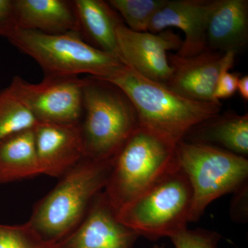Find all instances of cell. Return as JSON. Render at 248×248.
Masks as SVG:
<instances>
[{
	"label": "cell",
	"mask_w": 248,
	"mask_h": 248,
	"mask_svg": "<svg viewBox=\"0 0 248 248\" xmlns=\"http://www.w3.org/2000/svg\"><path fill=\"white\" fill-rule=\"evenodd\" d=\"M192 206L190 183L176 165L148 190L121 208L117 216L140 236L156 240L170 237L187 228Z\"/></svg>",
	"instance_id": "cell-6"
},
{
	"label": "cell",
	"mask_w": 248,
	"mask_h": 248,
	"mask_svg": "<svg viewBox=\"0 0 248 248\" xmlns=\"http://www.w3.org/2000/svg\"><path fill=\"white\" fill-rule=\"evenodd\" d=\"M38 123L10 86L0 90V141Z\"/></svg>",
	"instance_id": "cell-19"
},
{
	"label": "cell",
	"mask_w": 248,
	"mask_h": 248,
	"mask_svg": "<svg viewBox=\"0 0 248 248\" xmlns=\"http://www.w3.org/2000/svg\"><path fill=\"white\" fill-rule=\"evenodd\" d=\"M214 0H168L152 19L148 32L159 33L170 28L184 32L185 40L176 55L195 56L206 50V33Z\"/></svg>",
	"instance_id": "cell-11"
},
{
	"label": "cell",
	"mask_w": 248,
	"mask_h": 248,
	"mask_svg": "<svg viewBox=\"0 0 248 248\" xmlns=\"http://www.w3.org/2000/svg\"><path fill=\"white\" fill-rule=\"evenodd\" d=\"M234 193L231 208L232 218L236 221L246 222L248 219V182Z\"/></svg>",
	"instance_id": "cell-25"
},
{
	"label": "cell",
	"mask_w": 248,
	"mask_h": 248,
	"mask_svg": "<svg viewBox=\"0 0 248 248\" xmlns=\"http://www.w3.org/2000/svg\"><path fill=\"white\" fill-rule=\"evenodd\" d=\"M6 38L33 59L45 76L78 77L84 73L106 79L124 65L115 55L86 43L76 31L49 35L16 29Z\"/></svg>",
	"instance_id": "cell-5"
},
{
	"label": "cell",
	"mask_w": 248,
	"mask_h": 248,
	"mask_svg": "<svg viewBox=\"0 0 248 248\" xmlns=\"http://www.w3.org/2000/svg\"><path fill=\"white\" fill-rule=\"evenodd\" d=\"M15 7L17 29L49 35L78 32L72 1L15 0Z\"/></svg>",
	"instance_id": "cell-16"
},
{
	"label": "cell",
	"mask_w": 248,
	"mask_h": 248,
	"mask_svg": "<svg viewBox=\"0 0 248 248\" xmlns=\"http://www.w3.org/2000/svg\"><path fill=\"white\" fill-rule=\"evenodd\" d=\"M34 128L14 134L0 141V184L42 174Z\"/></svg>",
	"instance_id": "cell-18"
},
{
	"label": "cell",
	"mask_w": 248,
	"mask_h": 248,
	"mask_svg": "<svg viewBox=\"0 0 248 248\" xmlns=\"http://www.w3.org/2000/svg\"><path fill=\"white\" fill-rule=\"evenodd\" d=\"M184 141L218 147L239 156L248 155V115L226 113L197 125Z\"/></svg>",
	"instance_id": "cell-17"
},
{
	"label": "cell",
	"mask_w": 248,
	"mask_h": 248,
	"mask_svg": "<svg viewBox=\"0 0 248 248\" xmlns=\"http://www.w3.org/2000/svg\"><path fill=\"white\" fill-rule=\"evenodd\" d=\"M153 248H164V246H155Z\"/></svg>",
	"instance_id": "cell-27"
},
{
	"label": "cell",
	"mask_w": 248,
	"mask_h": 248,
	"mask_svg": "<svg viewBox=\"0 0 248 248\" xmlns=\"http://www.w3.org/2000/svg\"><path fill=\"white\" fill-rule=\"evenodd\" d=\"M16 29L15 0H0V36L6 37Z\"/></svg>",
	"instance_id": "cell-24"
},
{
	"label": "cell",
	"mask_w": 248,
	"mask_h": 248,
	"mask_svg": "<svg viewBox=\"0 0 248 248\" xmlns=\"http://www.w3.org/2000/svg\"><path fill=\"white\" fill-rule=\"evenodd\" d=\"M113 159L84 157L36 204L27 223L46 241L58 244L64 239L84 220L96 196L104 191Z\"/></svg>",
	"instance_id": "cell-2"
},
{
	"label": "cell",
	"mask_w": 248,
	"mask_h": 248,
	"mask_svg": "<svg viewBox=\"0 0 248 248\" xmlns=\"http://www.w3.org/2000/svg\"><path fill=\"white\" fill-rule=\"evenodd\" d=\"M0 248H60L46 241L28 223L16 226L0 224Z\"/></svg>",
	"instance_id": "cell-21"
},
{
	"label": "cell",
	"mask_w": 248,
	"mask_h": 248,
	"mask_svg": "<svg viewBox=\"0 0 248 248\" xmlns=\"http://www.w3.org/2000/svg\"><path fill=\"white\" fill-rule=\"evenodd\" d=\"M139 236L119 219L102 191L78 228L58 244L60 248H134Z\"/></svg>",
	"instance_id": "cell-10"
},
{
	"label": "cell",
	"mask_w": 248,
	"mask_h": 248,
	"mask_svg": "<svg viewBox=\"0 0 248 248\" xmlns=\"http://www.w3.org/2000/svg\"><path fill=\"white\" fill-rule=\"evenodd\" d=\"M237 91L240 96L245 101H248V76H244L239 78L237 84Z\"/></svg>",
	"instance_id": "cell-26"
},
{
	"label": "cell",
	"mask_w": 248,
	"mask_h": 248,
	"mask_svg": "<svg viewBox=\"0 0 248 248\" xmlns=\"http://www.w3.org/2000/svg\"><path fill=\"white\" fill-rule=\"evenodd\" d=\"M168 0H110L108 2L120 14L124 24L135 32H148L152 19Z\"/></svg>",
	"instance_id": "cell-20"
},
{
	"label": "cell",
	"mask_w": 248,
	"mask_h": 248,
	"mask_svg": "<svg viewBox=\"0 0 248 248\" xmlns=\"http://www.w3.org/2000/svg\"><path fill=\"white\" fill-rule=\"evenodd\" d=\"M176 161L192 191L190 222L198 221L209 204L248 182V160L218 147L179 141Z\"/></svg>",
	"instance_id": "cell-7"
},
{
	"label": "cell",
	"mask_w": 248,
	"mask_h": 248,
	"mask_svg": "<svg viewBox=\"0 0 248 248\" xmlns=\"http://www.w3.org/2000/svg\"><path fill=\"white\" fill-rule=\"evenodd\" d=\"M224 54V64L217 80L213 94V99L215 102H219L220 99L231 97L237 91L240 75L239 73L230 72V70L234 66L236 53L230 51Z\"/></svg>",
	"instance_id": "cell-23"
},
{
	"label": "cell",
	"mask_w": 248,
	"mask_h": 248,
	"mask_svg": "<svg viewBox=\"0 0 248 248\" xmlns=\"http://www.w3.org/2000/svg\"><path fill=\"white\" fill-rule=\"evenodd\" d=\"M83 114L80 122L85 157L113 159L139 125L133 103L108 81L84 78Z\"/></svg>",
	"instance_id": "cell-3"
},
{
	"label": "cell",
	"mask_w": 248,
	"mask_h": 248,
	"mask_svg": "<svg viewBox=\"0 0 248 248\" xmlns=\"http://www.w3.org/2000/svg\"><path fill=\"white\" fill-rule=\"evenodd\" d=\"M81 38L94 48L117 58V29L123 19L108 1L103 0L72 1Z\"/></svg>",
	"instance_id": "cell-15"
},
{
	"label": "cell",
	"mask_w": 248,
	"mask_h": 248,
	"mask_svg": "<svg viewBox=\"0 0 248 248\" xmlns=\"http://www.w3.org/2000/svg\"><path fill=\"white\" fill-rule=\"evenodd\" d=\"M34 133L42 174L62 178L85 157L80 124L39 122Z\"/></svg>",
	"instance_id": "cell-12"
},
{
	"label": "cell",
	"mask_w": 248,
	"mask_h": 248,
	"mask_svg": "<svg viewBox=\"0 0 248 248\" xmlns=\"http://www.w3.org/2000/svg\"><path fill=\"white\" fill-rule=\"evenodd\" d=\"M170 238L175 248H217L221 236L215 232L186 228Z\"/></svg>",
	"instance_id": "cell-22"
},
{
	"label": "cell",
	"mask_w": 248,
	"mask_h": 248,
	"mask_svg": "<svg viewBox=\"0 0 248 248\" xmlns=\"http://www.w3.org/2000/svg\"><path fill=\"white\" fill-rule=\"evenodd\" d=\"M174 144L139 126L113 159L104 192L118 212L177 165Z\"/></svg>",
	"instance_id": "cell-4"
},
{
	"label": "cell",
	"mask_w": 248,
	"mask_h": 248,
	"mask_svg": "<svg viewBox=\"0 0 248 248\" xmlns=\"http://www.w3.org/2000/svg\"><path fill=\"white\" fill-rule=\"evenodd\" d=\"M120 61L148 79L166 84L172 75L170 50H179L183 40L172 31L159 33L135 32L122 23L117 29Z\"/></svg>",
	"instance_id": "cell-9"
},
{
	"label": "cell",
	"mask_w": 248,
	"mask_h": 248,
	"mask_svg": "<svg viewBox=\"0 0 248 248\" xmlns=\"http://www.w3.org/2000/svg\"><path fill=\"white\" fill-rule=\"evenodd\" d=\"M127 96L139 125L174 144L197 125L219 115L220 102H198L179 95L166 85L144 78L124 64L106 79Z\"/></svg>",
	"instance_id": "cell-1"
},
{
	"label": "cell",
	"mask_w": 248,
	"mask_h": 248,
	"mask_svg": "<svg viewBox=\"0 0 248 248\" xmlns=\"http://www.w3.org/2000/svg\"><path fill=\"white\" fill-rule=\"evenodd\" d=\"M172 72L167 84L173 92L198 102H215L214 92L225 62V54L204 50L195 56L183 58L169 54Z\"/></svg>",
	"instance_id": "cell-13"
},
{
	"label": "cell",
	"mask_w": 248,
	"mask_h": 248,
	"mask_svg": "<svg viewBox=\"0 0 248 248\" xmlns=\"http://www.w3.org/2000/svg\"><path fill=\"white\" fill-rule=\"evenodd\" d=\"M84 83L79 77L45 76L32 84L17 76L9 86L37 122L80 124Z\"/></svg>",
	"instance_id": "cell-8"
},
{
	"label": "cell",
	"mask_w": 248,
	"mask_h": 248,
	"mask_svg": "<svg viewBox=\"0 0 248 248\" xmlns=\"http://www.w3.org/2000/svg\"><path fill=\"white\" fill-rule=\"evenodd\" d=\"M248 42V0H214L207 29V49L237 54Z\"/></svg>",
	"instance_id": "cell-14"
}]
</instances>
